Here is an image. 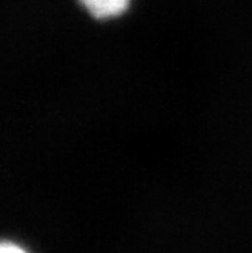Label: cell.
<instances>
[{"instance_id": "2", "label": "cell", "mask_w": 252, "mask_h": 253, "mask_svg": "<svg viewBox=\"0 0 252 253\" xmlns=\"http://www.w3.org/2000/svg\"><path fill=\"white\" fill-rule=\"evenodd\" d=\"M0 253H28V252L18 244L9 241H0Z\"/></svg>"}, {"instance_id": "1", "label": "cell", "mask_w": 252, "mask_h": 253, "mask_svg": "<svg viewBox=\"0 0 252 253\" xmlns=\"http://www.w3.org/2000/svg\"><path fill=\"white\" fill-rule=\"evenodd\" d=\"M79 2L90 15L99 20H108L125 14L131 0H79Z\"/></svg>"}]
</instances>
